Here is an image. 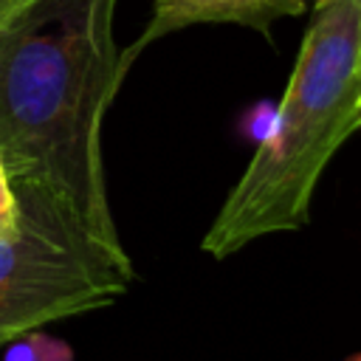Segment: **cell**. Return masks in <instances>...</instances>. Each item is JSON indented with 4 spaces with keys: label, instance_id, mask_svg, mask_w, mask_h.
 <instances>
[{
    "label": "cell",
    "instance_id": "6da1fadb",
    "mask_svg": "<svg viewBox=\"0 0 361 361\" xmlns=\"http://www.w3.org/2000/svg\"><path fill=\"white\" fill-rule=\"evenodd\" d=\"M118 0H34L0 31V152L14 189L39 192L82 228L124 245L110 212L102 124L124 82Z\"/></svg>",
    "mask_w": 361,
    "mask_h": 361
},
{
    "label": "cell",
    "instance_id": "7a4b0ae2",
    "mask_svg": "<svg viewBox=\"0 0 361 361\" xmlns=\"http://www.w3.org/2000/svg\"><path fill=\"white\" fill-rule=\"evenodd\" d=\"M355 127H361V0H322L282 104L200 248L226 259L259 237L307 226L313 189Z\"/></svg>",
    "mask_w": 361,
    "mask_h": 361
},
{
    "label": "cell",
    "instance_id": "3957f363",
    "mask_svg": "<svg viewBox=\"0 0 361 361\" xmlns=\"http://www.w3.org/2000/svg\"><path fill=\"white\" fill-rule=\"evenodd\" d=\"M17 223L0 234V347L113 305L135 276L124 245L102 243L39 192L17 189Z\"/></svg>",
    "mask_w": 361,
    "mask_h": 361
},
{
    "label": "cell",
    "instance_id": "277c9868",
    "mask_svg": "<svg viewBox=\"0 0 361 361\" xmlns=\"http://www.w3.org/2000/svg\"><path fill=\"white\" fill-rule=\"evenodd\" d=\"M307 3L310 0H152V11H149L144 31L121 54V71L127 73L135 56L147 45L180 28L203 25V23H231V25H248L257 31H268L271 23H276L279 17L305 14Z\"/></svg>",
    "mask_w": 361,
    "mask_h": 361
},
{
    "label": "cell",
    "instance_id": "5b68a950",
    "mask_svg": "<svg viewBox=\"0 0 361 361\" xmlns=\"http://www.w3.org/2000/svg\"><path fill=\"white\" fill-rule=\"evenodd\" d=\"M20 217V200H17V189L11 183V175H8V166H6V158L0 152V234L14 228Z\"/></svg>",
    "mask_w": 361,
    "mask_h": 361
},
{
    "label": "cell",
    "instance_id": "8992f818",
    "mask_svg": "<svg viewBox=\"0 0 361 361\" xmlns=\"http://www.w3.org/2000/svg\"><path fill=\"white\" fill-rule=\"evenodd\" d=\"M28 338H31V344H34L39 361H71V358H73L71 347H68L65 341L54 338V336H45V333H39V330H31Z\"/></svg>",
    "mask_w": 361,
    "mask_h": 361
},
{
    "label": "cell",
    "instance_id": "52a82bcc",
    "mask_svg": "<svg viewBox=\"0 0 361 361\" xmlns=\"http://www.w3.org/2000/svg\"><path fill=\"white\" fill-rule=\"evenodd\" d=\"M3 361H39L37 358V350H34V344L28 338V333L25 336H17V338H11L6 344V358Z\"/></svg>",
    "mask_w": 361,
    "mask_h": 361
},
{
    "label": "cell",
    "instance_id": "ba28073f",
    "mask_svg": "<svg viewBox=\"0 0 361 361\" xmlns=\"http://www.w3.org/2000/svg\"><path fill=\"white\" fill-rule=\"evenodd\" d=\"M31 3H34V0H0V31H3L14 17H20Z\"/></svg>",
    "mask_w": 361,
    "mask_h": 361
},
{
    "label": "cell",
    "instance_id": "9c48e42d",
    "mask_svg": "<svg viewBox=\"0 0 361 361\" xmlns=\"http://www.w3.org/2000/svg\"><path fill=\"white\" fill-rule=\"evenodd\" d=\"M350 361H361V353H355V355H353V358H350Z\"/></svg>",
    "mask_w": 361,
    "mask_h": 361
},
{
    "label": "cell",
    "instance_id": "30bf717a",
    "mask_svg": "<svg viewBox=\"0 0 361 361\" xmlns=\"http://www.w3.org/2000/svg\"><path fill=\"white\" fill-rule=\"evenodd\" d=\"M313 3H322V0H313Z\"/></svg>",
    "mask_w": 361,
    "mask_h": 361
}]
</instances>
